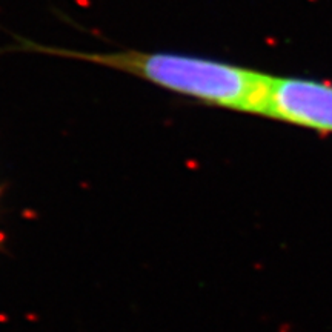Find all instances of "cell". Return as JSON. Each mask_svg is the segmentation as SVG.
<instances>
[{
	"label": "cell",
	"mask_w": 332,
	"mask_h": 332,
	"mask_svg": "<svg viewBox=\"0 0 332 332\" xmlns=\"http://www.w3.org/2000/svg\"><path fill=\"white\" fill-rule=\"evenodd\" d=\"M23 49L112 68L209 105L257 115L263 114L272 77L237 65L181 54L78 52L34 43H25Z\"/></svg>",
	"instance_id": "6da1fadb"
},
{
	"label": "cell",
	"mask_w": 332,
	"mask_h": 332,
	"mask_svg": "<svg viewBox=\"0 0 332 332\" xmlns=\"http://www.w3.org/2000/svg\"><path fill=\"white\" fill-rule=\"evenodd\" d=\"M261 115L332 134V85L310 78L272 75Z\"/></svg>",
	"instance_id": "7a4b0ae2"
}]
</instances>
